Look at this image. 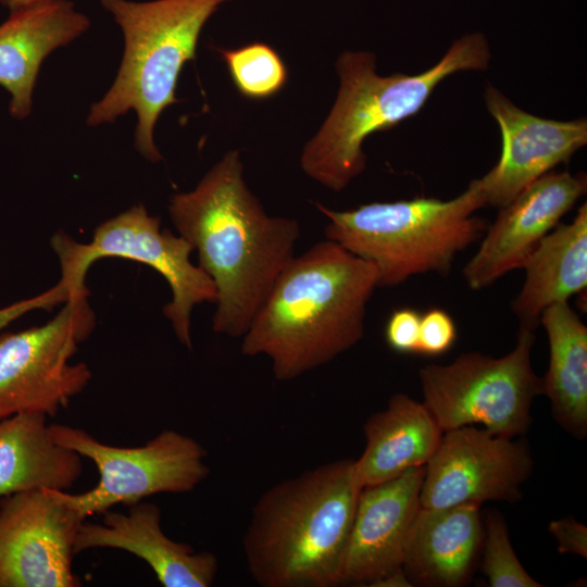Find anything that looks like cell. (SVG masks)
<instances>
[{
	"label": "cell",
	"instance_id": "1",
	"mask_svg": "<svg viewBox=\"0 0 587 587\" xmlns=\"http://www.w3.org/2000/svg\"><path fill=\"white\" fill-rule=\"evenodd\" d=\"M168 213L216 287L213 332L242 337L295 257L299 223L265 212L245 182L236 150L215 163L192 190L173 195Z\"/></svg>",
	"mask_w": 587,
	"mask_h": 587
},
{
	"label": "cell",
	"instance_id": "2",
	"mask_svg": "<svg viewBox=\"0 0 587 587\" xmlns=\"http://www.w3.org/2000/svg\"><path fill=\"white\" fill-rule=\"evenodd\" d=\"M375 265L329 239L295 255L241 337V353L270 359L289 382L353 348L364 336Z\"/></svg>",
	"mask_w": 587,
	"mask_h": 587
},
{
	"label": "cell",
	"instance_id": "3",
	"mask_svg": "<svg viewBox=\"0 0 587 587\" xmlns=\"http://www.w3.org/2000/svg\"><path fill=\"white\" fill-rule=\"evenodd\" d=\"M361 489L353 459L324 463L266 489L242 536L252 579L262 587L340 586Z\"/></svg>",
	"mask_w": 587,
	"mask_h": 587
},
{
	"label": "cell",
	"instance_id": "4",
	"mask_svg": "<svg viewBox=\"0 0 587 587\" xmlns=\"http://www.w3.org/2000/svg\"><path fill=\"white\" fill-rule=\"evenodd\" d=\"M490 59V47L482 33L455 39L436 64L414 75H378L374 53L344 51L336 62L340 78L336 101L302 149V171L329 190H344L366 167L362 145L370 135L416 114L448 76L485 71Z\"/></svg>",
	"mask_w": 587,
	"mask_h": 587
},
{
	"label": "cell",
	"instance_id": "5",
	"mask_svg": "<svg viewBox=\"0 0 587 587\" xmlns=\"http://www.w3.org/2000/svg\"><path fill=\"white\" fill-rule=\"evenodd\" d=\"M227 1L99 0L123 33L124 53L112 86L91 104L87 124L112 123L134 111L136 150L152 163L161 161L154 142L157 121L178 101L175 91L180 72L196 58L202 28Z\"/></svg>",
	"mask_w": 587,
	"mask_h": 587
},
{
	"label": "cell",
	"instance_id": "6",
	"mask_svg": "<svg viewBox=\"0 0 587 587\" xmlns=\"http://www.w3.org/2000/svg\"><path fill=\"white\" fill-rule=\"evenodd\" d=\"M326 239L373 263L378 287H395L425 273L447 275L457 255L483 237L485 207L478 180L450 200L415 197L335 211L322 203Z\"/></svg>",
	"mask_w": 587,
	"mask_h": 587
},
{
	"label": "cell",
	"instance_id": "7",
	"mask_svg": "<svg viewBox=\"0 0 587 587\" xmlns=\"http://www.w3.org/2000/svg\"><path fill=\"white\" fill-rule=\"evenodd\" d=\"M534 330L520 326L514 348L500 358L466 352L419 371L422 402L444 432L467 425L508 438L528 432L533 401L542 395L532 366Z\"/></svg>",
	"mask_w": 587,
	"mask_h": 587
},
{
	"label": "cell",
	"instance_id": "8",
	"mask_svg": "<svg viewBox=\"0 0 587 587\" xmlns=\"http://www.w3.org/2000/svg\"><path fill=\"white\" fill-rule=\"evenodd\" d=\"M62 277L70 290L87 289L89 267L98 260L118 258L146 264L167 283L172 298L163 307L177 340L192 348L191 313L197 304L215 303L217 291L210 276L191 262L192 246L180 235L162 229L160 218L143 204L107 220L95 229L88 243H80L63 232L51 238Z\"/></svg>",
	"mask_w": 587,
	"mask_h": 587
},
{
	"label": "cell",
	"instance_id": "9",
	"mask_svg": "<svg viewBox=\"0 0 587 587\" xmlns=\"http://www.w3.org/2000/svg\"><path fill=\"white\" fill-rule=\"evenodd\" d=\"M49 427L57 442L89 459L97 467L98 483L85 492L45 489L84 519L101 515L117 504L130 507L158 494L190 492L210 474L207 450L192 437L176 430H162L143 446L116 447L78 427Z\"/></svg>",
	"mask_w": 587,
	"mask_h": 587
},
{
	"label": "cell",
	"instance_id": "10",
	"mask_svg": "<svg viewBox=\"0 0 587 587\" xmlns=\"http://www.w3.org/2000/svg\"><path fill=\"white\" fill-rule=\"evenodd\" d=\"M88 296H71L42 325L0 334V421L20 413L54 416L88 386L87 364L71 363L96 326Z\"/></svg>",
	"mask_w": 587,
	"mask_h": 587
},
{
	"label": "cell",
	"instance_id": "11",
	"mask_svg": "<svg viewBox=\"0 0 587 587\" xmlns=\"http://www.w3.org/2000/svg\"><path fill=\"white\" fill-rule=\"evenodd\" d=\"M533 466L525 439L494 435L476 425L445 430L425 465L421 507L516 502Z\"/></svg>",
	"mask_w": 587,
	"mask_h": 587
},
{
	"label": "cell",
	"instance_id": "12",
	"mask_svg": "<svg viewBox=\"0 0 587 587\" xmlns=\"http://www.w3.org/2000/svg\"><path fill=\"white\" fill-rule=\"evenodd\" d=\"M45 489L0 498V587H76L74 541L85 521Z\"/></svg>",
	"mask_w": 587,
	"mask_h": 587
},
{
	"label": "cell",
	"instance_id": "13",
	"mask_svg": "<svg viewBox=\"0 0 587 587\" xmlns=\"http://www.w3.org/2000/svg\"><path fill=\"white\" fill-rule=\"evenodd\" d=\"M586 189L584 173L550 171L500 208L478 250L463 268L469 288L482 290L509 272L522 268L541 239L573 209Z\"/></svg>",
	"mask_w": 587,
	"mask_h": 587
},
{
	"label": "cell",
	"instance_id": "14",
	"mask_svg": "<svg viewBox=\"0 0 587 587\" xmlns=\"http://www.w3.org/2000/svg\"><path fill=\"white\" fill-rule=\"evenodd\" d=\"M484 100L502 138L498 163L477 178L485 205H507L526 186L567 162L587 143L586 118L557 121L533 115L489 83Z\"/></svg>",
	"mask_w": 587,
	"mask_h": 587
},
{
	"label": "cell",
	"instance_id": "15",
	"mask_svg": "<svg viewBox=\"0 0 587 587\" xmlns=\"http://www.w3.org/2000/svg\"><path fill=\"white\" fill-rule=\"evenodd\" d=\"M425 466L360 491L340 586H380L402 569L405 545L421 509Z\"/></svg>",
	"mask_w": 587,
	"mask_h": 587
},
{
	"label": "cell",
	"instance_id": "16",
	"mask_svg": "<svg viewBox=\"0 0 587 587\" xmlns=\"http://www.w3.org/2000/svg\"><path fill=\"white\" fill-rule=\"evenodd\" d=\"M101 515V524L86 520L80 524L75 555L88 549H120L145 561L164 587H209L214 583L216 555L196 552L190 545L167 537L155 503L140 501L128 507L127 513L109 510Z\"/></svg>",
	"mask_w": 587,
	"mask_h": 587
},
{
	"label": "cell",
	"instance_id": "17",
	"mask_svg": "<svg viewBox=\"0 0 587 587\" xmlns=\"http://www.w3.org/2000/svg\"><path fill=\"white\" fill-rule=\"evenodd\" d=\"M89 26V18L68 0H49L10 12L0 25V86L10 95L12 117L29 116L43 60Z\"/></svg>",
	"mask_w": 587,
	"mask_h": 587
},
{
	"label": "cell",
	"instance_id": "18",
	"mask_svg": "<svg viewBox=\"0 0 587 587\" xmlns=\"http://www.w3.org/2000/svg\"><path fill=\"white\" fill-rule=\"evenodd\" d=\"M483 539L478 504L421 507L405 545L403 573L411 586H463L473 575Z\"/></svg>",
	"mask_w": 587,
	"mask_h": 587
},
{
	"label": "cell",
	"instance_id": "19",
	"mask_svg": "<svg viewBox=\"0 0 587 587\" xmlns=\"http://www.w3.org/2000/svg\"><path fill=\"white\" fill-rule=\"evenodd\" d=\"M365 447L354 460L360 486L392 479L410 469L425 466L444 430L433 414L412 397L398 392L387 407L371 415L364 426Z\"/></svg>",
	"mask_w": 587,
	"mask_h": 587
},
{
	"label": "cell",
	"instance_id": "20",
	"mask_svg": "<svg viewBox=\"0 0 587 587\" xmlns=\"http://www.w3.org/2000/svg\"><path fill=\"white\" fill-rule=\"evenodd\" d=\"M525 282L511 309L520 326L535 329L550 305L569 301L587 287V204L572 222L558 224L526 259Z\"/></svg>",
	"mask_w": 587,
	"mask_h": 587
},
{
	"label": "cell",
	"instance_id": "21",
	"mask_svg": "<svg viewBox=\"0 0 587 587\" xmlns=\"http://www.w3.org/2000/svg\"><path fill=\"white\" fill-rule=\"evenodd\" d=\"M47 416L20 413L0 421V498L21 491H67L83 474V458L54 440Z\"/></svg>",
	"mask_w": 587,
	"mask_h": 587
},
{
	"label": "cell",
	"instance_id": "22",
	"mask_svg": "<svg viewBox=\"0 0 587 587\" xmlns=\"http://www.w3.org/2000/svg\"><path fill=\"white\" fill-rule=\"evenodd\" d=\"M549 345L542 395L554 421L573 437L587 435V327L569 301L548 307L540 315Z\"/></svg>",
	"mask_w": 587,
	"mask_h": 587
},
{
	"label": "cell",
	"instance_id": "23",
	"mask_svg": "<svg viewBox=\"0 0 587 587\" xmlns=\"http://www.w3.org/2000/svg\"><path fill=\"white\" fill-rule=\"evenodd\" d=\"M238 91L253 100L277 93L287 82V68L268 45L253 42L238 49H217Z\"/></svg>",
	"mask_w": 587,
	"mask_h": 587
},
{
	"label": "cell",
	"instance_id": "24",
	"mask_svg": "<svg viewBox=\"0 0 587 587\" xmlns=\"http://www.w3.org/2000/svg\"><path fill=\"white\" fill-rule=\"evenodd\" d=\"M482 571L491 587H541L519 561L503 517L497 511L486 515Z\"/></svg>",
	"mask_w": 587,
	"mask_h": 587
},
{
	"label": "cell",
	"instance_id": "25",
	"mask_svg": "<svg viewBox=\"0 0 587 587\" xmlns=\"http://www.w3.org/2000/svg\"><path fill=\"white\" fill-rule=\"evenodd\" d=\"M457 339V327L450 314L438 308L421 315L416 353L437 357L446 353Z\"/></svg>",
	"mask_w": 587,
	"mask_h": 587
},
{
	"label": "cell",
	"instance_id": "26",
	"mask_svg": "<svg viewBox=\"0 0 587 587\" xmlns=\"http://www.w3.org/2000/svg\"><path fill=\"white\" fill-rule=\"evenodd\" d=\"M421 314L412 308L391 312L385 325V340L398 353H416Z\"/></svg>",
	"mask_w": 587,
	"mask_h": 587
},
{
	"label": "cell",
	"instance_id": "27",
	"mask_svg": "<svg viewBox=\"0 0 587 587\" xmlns=\"http://www.w3.org/2000/svg\"><path fill=\"white\" fill-rule=\"evenodd\" d=\"M558 542L560 553L587 557V527L574 519L552 521L548 527Z\"/></svg>",
	"mask_w": 587,
	"mask_h": 587
},
{
	"label": "cell",
	"instance_id": "28",
	"mask_svg": "<svg viewBox=\"0 0 587 587\" xmlns=\"http://www.w3.org/2000/svg\"><path fill=\"white\" fill-rule=\"evenodd\" d=\"M28 304L23 300L0 309V330L15 319L28 312Z\"/></svg>",
	"mask_w": 587,
	"mask_h": 587
},
{
	"label": "cell",
	"instance_id": "29",
	"mask_svg": "<svg viewBox=\"0 0 587 587\" xmlns=\"http://www.w3.org/2000/svg\"><path fill=\"white\" fill-rule=\"evenodd\" d=\"M49 0H0V3L8 8L10 12L26 9Z\"/></svg>",
	"mask_w": 587,
	"mask_h": 587
}]
</instances>
